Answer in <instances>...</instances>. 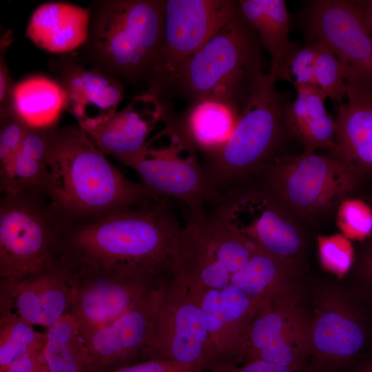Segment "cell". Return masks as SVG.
Wrapping results in <instances>:
<instances>
[{
  "instance_id": "obj_1",
  "label": "cell",
  "mask_w": 372,
  "mask_h": 372,
  "mask_svg": "<svg viewBox=\"0 0 372 372\" xmlns=\"http://www.w3.org/2000/svg\"><path fill=\"white\" fill-rule=\"evenodd\" d=\"M174 202L155 198L92 216L54 214L56 260L68 271L119 267L158 271L173 256L183 220Z\"/></svg>"
},
{
  "instance_id": "obj_2",
  "label": "cell",
  "mask_w": 372,
  "mask_h": 372,
  "mask_svg": "<svg viewBox=\"0 0 372 372\" xmlns=\"http://www.w3.org/2000/svg\"><path fill=\"white\" fill-rule=\"evenodd\" d=\"M47 198L59 217L92 216L156 198L126 178L79 126H53Z\"/></svg>"
},
{
  "instance_id": "obj_3",
  "label": "cell",
  "mask_w": 372,
  "mask_h": 372,
  "mask_svg": "<svg viewBox=\"0 0 372 372\" xmlns=\"http://www.w3.org/2000/svg\"><path fill=\"white\" fill-rule=\"evenodd\" d=\"M262 72L258 36L238 6L200 49L149 85L147 92L164 105L174 99L189 104L211 98L228 102L242 112Z\"/></svg>"
},
{
  "instance_id": "obj_4",
  "label": "cell",
  "mask_w": 372,
  "mask_h": 372,
  "mask_svg": "<svg viewBox=\"0 0 372 372\" xmlns=\"http://www.w3.org/2000/svg\"><path fill=\"white\" fill-rule=\"evenodd\" d=\"M165 0H102L90 8L89 34L81 47L89 66L130 83L154 71L163 37Z\"/></svg>"
},
{
  "instance_id": "obj_5",
  "label": "cell",
  "mask_w": 372,
  "mask_h": 372,
  "mask_svg": "<svg viewBox=\"0 0 372 372\" xmlns=\"http://www.w3.org/2000/svg\"><path fill=\"white\" fill-rule=\"evenodd\" d=\"M276 81L270 73L260 74L227 143L200 160L209 183L221 196L260 175L278 157L285 138L291 137L287 123L291 101L276 89Z\"/></svg>"
},
{
  "instance_id": "obj_6",
  "label": "cell",
  "mask_w": 372,
  "mask_h": 372,
  "mask_svg": "<svg viewBox=\"0 0 372 372\" xmlns=\"http://www.w3.org/2000/svg\"><path fill=\"white\" fill-rule=\"evenodd\" d=\"M161 121L164 127L127 166L152 196L183 203L191 215L202 216L223 196L209 183L194 147L167 117Z\"/></svg>"
},
{
  "instance_id": "obj_7",
  "label": "cell",
  "mask_w": 372,
  "mask_h": 372,
  "mask_svg": "<svg viewBox=\"0 0 372 372\" xmlns=\"http://www.w3.org/2000/svg\"><path fill=\"white\" fill-rule=\"evenodd\" d=\"M282 205L262 181L250 182L223 195L207 212L258 251L294 268L304 240Z\"/></svg>"
},
{
  "instance_id": "obj_8",
  "label": "cell",
  "mask_w": 372,
  "mask_h": 372,
  "mask_svg": "<svg viewBox=\"0 0 372 372\" xmlns=\"http://www.w3.org/2000/svg\"><path fill=\"white\" fill-rule=\"evenodd\" d=\"M54 216L47 197L22 192L0 201V280H12L57 262Z\"/></svg>"
},
{
  "instance_id": "obj_9",
  "label": "cell",
  "mask_w": 372,
  "mask_h": 372,
  "mask_svg": "<svg viewBox=\"0 0 372 372\" xmlns=\"http://www.w3.org/2000/svg\"><path fill=\"white\" fill-rule=\"evenodd\" d=\"M260 176L283 205L306 216L324 211L345 199L358 179L337 159L304 152L276 157Z\"/></svg>"
},
{
  "instance_id": "obj_10",
  "label": "cell",
  "mask_w": 372,
  "mask_h": 372,
  "mask_svg": "<svg viewBox=\"0 0 372 372\" xmlns=\"http://www.w3.org/2000/svg\"><path fill=\"white\" fill-rule=\"evenodd\" d=\"M306 28L311 41H324L335 54L347 89L372 91V37L358 2L313 1Z\"/></svg>"
},
{
  "instance_id": "obj_11",
  "label": "cell",
  "mask_w": 372,
  "mask_h": 372,
  "mask_svg": "<svg viewBox=\"0 0 372 372\" xmlns=\"http://www.w3.org/2000/svg\"><path fill=\"white\" fill-rule=\"evenodd\" d=\"M68 272L74 284L70 315L81 333L112 324L150 291L148 285L156 273L126 267Z\"/></svg>"
},
{
  "instance_id": "obj_12",
  "label": "cell",
  "mask_w": 372,
  "mask_h": 372,
  "mask_svg": "<svg viewBox=\"0 0 372 372\" xmlns=\"http://www.w3.org/2000/svg\"><path fill=\"white\" fill-rule=\"evenodd\" d=\"M241 353L246 362L263 360L303 371L309 355V321L293 292L259 307Z\"/></svg>"
},
{
  "instance_id": "obj_13",
  "label": "cell",
  "mask_w": 372,
  "mask_h": 372,
  "mask_svg": "<svg viewBox=\"0 0 372 372\" xmlns=\"http://www.w3.org/2000/svg\"><path fill=\"white\" fill-rule=\"evenodd\" d=\"M237 9V1L165 0L163 41L148 87L200 49Z\"/></svg>"
},
{
  "instance_id": "obj_14",
  "label": "cell",
  "mask_w": 372,
  "mask_h": 372,
  "mask_svg": "<svg viewBox=\"0 0 372 372\" xmlns=\"http://www.w3.org/2000/svg\"><path fill=\"white\" fill-rule=\"evenodd\" d=\"M366 342L364 326L349 301L336 290L320 298L310 321L311 372H336L356 358Z\"/></svg>"
},
{
  "instance_id": "obj_15",
  "label": "cell",
  "mask_w": 372,
  "mask_h": 372,
  "mask_svg": "<svg viewBox=\"0 0 372 372\" xmlns=\"http://www.w3.org/2000/svg\"><path fill=\"white\" fill-rule=\"evenodd\" d=\"M73 291L72 276L57 262L15 280H0V315L48 328L70 314Z\"/></svg>"
},
{
  "instance_id": "obj_16",
  "label": "cell",
  "mask_w": 372,
  "mask_h": 372,
  "mask_svg": "<svg viewBox=\"0 0 372 372\" xmlns=\"http://www.w3.org/2000/svg\"><path fill=\"white\" fill-rule=\"evenodd\" d=\"M158 308L156 295L150 291L108 326L80 332L96 372H109L130 364L138 354H147L155 334Z\"/></svg>"
},
{
  "instance_id": "obj_17",
  "label": "cell",
  "mask_w": 372,
  "mask_h": 372,
  "mask_svg": "<svg viewBox=\"0 0 372 372\" xmlns=\"http://www.w3.org/2000/svg\"><path fill=\"white\" fill-rule=\"evenodd\" d=\"M51 64L66 93L65 110L81 128L99 125L117 112L124 96L119 79L100 69L85 67L72 57H63Z\"/></svg>"
},
{
  "instance_id": "obj_18",
  "label": "cell",
  "mask_w": 372,
  "mask_h": 372,
  "mask_svg": "<svg viewBox=\"0 0 372 372\" xmlns=\"http://www.w3.org/2000/svg\"><path fill=\"white\" fill-rule=\"evenodd\" d=\"M163 114L161 101L145 92L104 122L81 129L105 154L127 166L144 149Z\"/></svg>"
},
{
  "instance_id": "obj_19",
  "label": "cell",
  "mask_w": 372,
  "mask_h": 372,
  "mask_svg": "<svg viewBox=\"0 0 372 372\" xmlns=\"http://www.w3.org/2000/svg\"><path fill=\"white\" fill-rule=\"evenodd\" d=\"M241 111L234 105L216 99H201L187 104L176 114L172 105L163 107L178 131L194 147L201 159L219 152L227 143Z\"/></svg>"
},
{
  "instance_id": "obj_20",
  "label": "cell",
  "mask_w": 372,
  "mask_h": 372,
  "mask_svg": "<svg viewBox=\"0 0 372 372\" xmlns=\"http://www.w3.org/2000/svg\"><path fill=\"white\" fill-rule=\"evenodd\" d=\"M347 96L336 107L333 158L358 176L372 175V91L347 89Z\"/></svg>"
},
{
  "instance_id": "obj_21",
  "label": "cell",
  "mask_w": 372,
  "mask_h": 372,
  "mask_svg": "<svg viewBox=\"0 0 372 372\" xmlns=\"http://www.w3.org/2000/svg\"><path fill=\"white\" fill-rule=\"evenodd\" d=\"M90 8L65 2L45 3L32 12L25 37L51 53H67L82 47L90 28Z\"/></svg>"
},
{
  "instance_id": "obj_22",
  "label": "cell",
  "mask_w": 372,
  "mask_h": 372,
  "mask_svg": "<svg viewBox=\"0 0 372 372\" xmlns=\"http://www.w3.org/2000/svg\"><path fill=\"white\" fill-rule=\"evenodd\" d=\"M296 96L287 109V123L291 137L300 141L304 153L319 148L332 151L335 144V119L327 112V98L316 85L294 87Z\"/></svg>"
},
{
  "instance_id": "obj_23",
  "label": "cell",
  "mask_w": 372,
  "mask_h": 372,
  "mask_svg": "<svg viewBox=\"0 0 372 372\" xmlns=\"http://www.w3.org/2000/svg\"><path fill=\"white\" fill-rule=\"evenodd\" d=\"M239 11L255 30L271 59L274 77L299 47L289 38V15L284 0H240Z\"/></svg>"
},
{
  "instance_id": "obj_24",
  "label": "cell",
  "mask_w": 372,
  "mask_h": 372,
  "mask_svg": "<svg viewBox=\"0 0 372 372\" xmlns=\"http://www.w3.org/2000/svg\"><path fill=\"white\" fill-rule=\"evenodd\" d=\"M66 99L59 81L34 75L15 84L12 109L28 127H48L57 124Z\"/></svg>"
},
{
  "instance_id": "obj_25",
  "label": "cell",
  "mask_w": 372,
  "mask_h": 372,
  "mask_svg": "<svg viewBox=\"0 0 372 372\" xmlns=\"http://www.w3.org/2000/svg\"><path fill=\"white\" fill-rule=\"evenodd\" d=\"M293 269L278 259L257 251L232 276L230 284L239 288L258 308L280 296L293 292L290 279Z\"/></svg>"
},
{
  "instance_id": "obj_26",
  "label": "cell",
  "mask_w": 372,
  "mask_h": 372,
  "mask_svg": "<svg viewBox=\"0 0 372 372\" xmlns=\"http://www.w3.org/2000/svg\"><path fill=\"white\" fill-rule=\"evenodd\" d=\"M53 126L28 127L14 161L10 187L5 194L22 192L47 197L50 176L48 152Z\"/></svg>"
},
{
  "instance_id": "obj_27",
  "label": "cell",
  "mask_w": 372,
  "mask_h": 372,
  "mask_svg": "<svg viewBox=\"0 0 372 372\" xmlns=\"http://www.w3.org/2000/svg\"><path fill=\"white\" fill-rule=\"evenodd\" d=\"M45 333L43 352L50 372H96L89 348L70 314L47 328Z\"/></svg>"
},
{
  "instance_id": "obj_28",
  "label": "cell",
  "mask_w": 372,
  "mask_h": 372,
  "mask_svg": "<svg viewBox=\"0 0 372 372\" xmlns=\"http://www.w3.org/2000/svg\"><path fill=\"white\" fill-rule=\"evenodd\" d=\"M201 308L191 304L181 306L175 316L173 340L160 360L200 367L210 360L204 344L208 335Z\"/></svg>"
},
{
  "instance_id": "obj_29",
  "label": "cell",
  "mask_w": 372,
  "mask_h": 372,
  "mask_svg": "<svg viewBox=\"0 0 372 372\" xmlns=\"http://www.w3.org/2000/svg\"><path fill=\"white\" fill-rule=\"evenodd\" d=\"M209 332H216L227 323L242 320L256 311L255 304L237 287L229 284L220 289H211L202 300Z\"/></svg>"
},
{
  "instance_id": "obj_30",
  "label": "cell",
  "mask_w": 372,
  "mask_h": 372,
  "mask_svg": "<svg viewBox=\"0 0 372 372\" xmlns=\"http://www.w3.org/2000/svg\"><path fill=\"white\" fill-rule=\"evenodd\" d=\"M45 331L10 315H0V372L25 355L43 349Z\"/></svg>"
},
{
  "instance_id": "obj_31",
  "label": "cell",
  "mask_w": 372,
  "mask_h": 372,
  "mask_svg": "<svg viewBox=\"0 0 372 372\" xmlns=\"http://www.w3.org/2000/svg\"><path fill=\"white\" fill-rule=\"evenodd\" d=\"M316 58L314 68V81L337 106L343 103L347 95L344 70L335 54L324 41L316 40Z\"/></svg>"
},
{
  "instance_id": "obj_32",
  "label": "cell",
  "mask_w": 372,
  "mask_h": 372,
  "mask_svg": "<svg viewBox=\"0 0 372 372\" xmlns=\"http://www.w3.org/2000/svg\"><path fill=\"white\" fill-rule=\"evenodd\" d=\"M28 128L12 109L0 114V187L3 194L10 187L12 167Z\"/></svg>"
},
{
  "instance_id": "obj_33",
  "label": "cell",
  "mask_w": 372,
  "mask_h": 372,
  "mask_svg": "<svg viewBox=\"0 0 372 372\" xmlns=\"http://www.w3.org/2000/svg\"><path fill=\"white\" fill-rule=\"evenodd\" d=\"M337 225L346 238L363 240L372 233V209L359 199L345 198L338 210Z\"/></svg>"
},
{
  "instance_id": "obj_34",
  "label": "cell",
  "mask_w": 372,
  "mask_h": 372,
  "mask_svg": "<svg viewBox=\"0 0 372 372\" xmlns=\"http://www.w3.org/2000/svg\"><path fill=\"white\" fill-rule=\"evenodd\" d=\"M320 260L327 270L342 276L346 273L353 260V247L344 236L335 234L318 238Z\"/></svg>"
},
{
  "instance_id": "obj_35",
  "label": "cell",
  "mask_w": 372,
  "mask_h": 372,
  "mask_svg": "<svg viewBox=\"0 0 372 372\" xmlns=\"http://www.w3.org/2000/svg\"><path fill=\"white\" fill-rule=\"evenodd\" d=\"M316 58L315 42L298 47L286 65L276 75V81L283 80L293 87L300 85H315L314 68Z\"/></svg>"
},
{
  "instance_id": "obj_36",
  "label": "cell",
  "mask_w": 372,
  "mask_h": 372,
  "mask_svg": "<svg viewBox=\"0 0 372 372\" xmlns=\"http://www.w3.org/2000/svg\"><path fill=\"white\" fill-rule=\"evenodd\" d=\"M12 33L6 31L0 39V114L12 110V94L15 84L6 63V52L12 42Z\"/></svg>"
},
{
  "instance_id": "obj_37",
  "label": "cell",
  "mask_w": 372,
  "mask_h": 372,
  "mask_svg": "<svg viewBox=\"0 0 372 372\" xmlns=\"http://www.w3.org/2000/svg\"><path fill=\"white\" fill-rule=\"evenodd\" d=\"M198 367L160 359L130 364L109 372H196Z\"/></svg>"
},
{
  "instance_id": "obj_38",
  "label": "cell",
  "mask_w": 372,
  "mask_h": 372,
  "mask_svg": "<svg viewBox=\"0 0 372 372\" xmlns=\"http://www.w3.org/2000/svg\"><path fill=\"white\" fill-rule=\"evenodd\" d=\"M212 369L214 372H302L263 360L246 362L241 366L229 363H217L212 366Z\"/></svg>"
},
{
  "instance_id": "obj_39",
  "label": "cell",
  "mask_w": 372,
  "mask_h": 372,
  "mask_svg": "<svg viewBox=\"0 0 372 372\" xmlns=\"http://www.w3.org/2000/svg\"><path fill=\"white\" fill-rule=\"evenodd\" d=\"M3 372H50V371L43 349H41L25 355Z\"/></svg>"
},
{
  "instance_id": "obj_40",
  "label": "cell",
  "mask_w": 372,
  "mask_h": 372,
  "mask_svg": "<svg viewBox=\"0 0 372 372\" xmlns=\"http://www.w3.org/2000/svg\"><path fill=\"white\" fill-rule=\"evenodd\" d=\"M358 4L372 37V0L358 2Z\"/></svg>"
},
{
  "instance_id": "obj_41",
  "label": "cell",
  "mask_w": 372,
  "mask_h": 372,
  "mask_svg": "<svg viewBox=\"0 0 372 372\" xmlns=\"http://www.w3.org/2000/svg\"><path fill=\"white\" fill-rule=\"evenodd\" d=\"M362 269L368 279L372 282V247L363 259Z\"/></svg>"
},
{
  "instance_id": "obj_42",
  "label": "cell",
  "mask_w": 372,
  "mask_h": 372,
  "mask_svg": "<svg viewBox=\"0 0 372 372\" xmlns=\"http://www.w3.org/2000/svg\"><path fill=\"white\" fill-rule=\"evenodd\" d=\"M358 372H372V367H368L365 368L361 371H359Z\"/></svg>"
}]
</instances>
